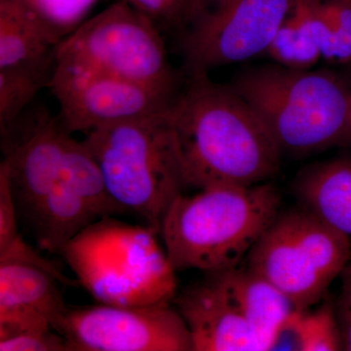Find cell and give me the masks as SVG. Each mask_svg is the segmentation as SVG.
<instances>
[{"label": "cell", "instance_id": "603a6c76", "mask_svg": "<svg viewBox=\"0 0 351 351\" xmlns=\"http://www.w3.org/2000/svg\"><path fill=\"white\" fill-rule=\"evenodd\" d=\"M53 329L36 330L0 341V351H69L66 339Z\"/></svg>", "mask_w": 351, "mask_h": 351}, {"label": "cell", "instance_id": "83f0119b", "mask_svg": "<svg viewBox=\"0 0 351 351\" xmlns=\"http://www.w3.org/2000/svg\"><path fill=\"white\" fill-rule=\"evenodd\" d=\"M343 288L341 306L351 307V263L343 269Z\"/></svg>", "mask_w": 351, "mask_h": 351}, {"label": "cell", "instance_id": "4316f807", "mask_svg": "<svg viewBox=\"0 0 351 351\" xmlns=\"http://www.w3.org/2000/svg\"><path fill=\"white\" fill-rule=\"evenodd\" d=\"M343 350L351 351V307L341 306Z\"/></svg>", "mask_w": 351, "mask_h": 351}, {"label": "cell", "instance_id": "5b68a950", "mask_svg": "<svg viewBox=\"0 0 351 351\" xmlns=\"http://www.w3.org/2000/svg\"><path fill=\"white\" fill-rule=\"evenodd\" d=\"M147 226L99 219L62 252L78 281L101 304L170 302L177 295L176 270Z\"/></svg>", "mask_w": 351, "mask_h": 351}, {"label": "cell", "instance_id": "ba28073f", "mask_svg": "<svg viewBox=\"0 0 351 351\" xmlns=\"http://www.w3.org/2000/svg\"><path fill=\"white\" fill-rule=\"evenodd\" d=\"M295 1L208 0L182 36L184 73L208 75L267 53Z\"/></svg>", "mask_w": 351, "mask_h": 351}, {"label": "cell", "instance_id": "5bb4252c", "mask_svg": "<svg viewBox=\"0 0 351 351\" xmlns=\"http://www.w3.org/2000/svg\"><path fill=\"white\" fill-rule=\"evenodd\" d=\"M298 205L351 237V154L309 164L295 176Z\"/></svg>", "mask_w": 351, "mask_h": 351}, {"label": "cell", "instance_id": "8fae6325", "mask_svg": "<svg viewBox=\"0 0 351 351\" xmlns=\"http://www.w3.org/2000/svg\"><path fill=\"white\" fill-rule=\"evenodd\" d=\"M24 114L1 136L16 203L34 217L58 182L69 133L59 117L46 110Z\"/></svg>", "mask_w": 351, "mask_h": 351}, {"label": "cell", "instance_id": "8992f818", "mask_svg": "<svg viewBox=\"0 0 351 351\" xmlns=\"http://www.w3.org/2000/svg\"><path fill=\"white\" fill-rule=\"evenodd\" d=\"M351 257L350 237L298 205L279 212L247 255V269L307 311L322 299Z\"/></svg>", "mask_w": 351, "mask_h": 351}, {"label": "cell", "instance_id": "ac0fdd59", "mask_svg": "<svg viewBox=\"0 0 351 351\" xmlns=\"http://www.w3.org/2000/svg\"><path fill=\"white\" fill-rule=\"evenodd\" d=\"M55 50L22 63L0 68L1 136L24 114L39 92L43 88H49L56 69Z\"/></svg>", "mask_w": 351, "mask_h": 351}, {"label": "cell", "instance_id": "44dd1931", "mask_svg": "<svg viewBox=\"0 0 351 351\" xmlns=\"http://www.w3.org/2000/svg\"><path fill=\"white\" fill-rule=\"evenodd\" d=\"M295 326L300 350H343V332L329 302H324L311 313L301 311Z\"/></svg>", "mask_w": 351, "mask_h": 351}, {"label": "cell", "instance_id": "cb8c5ba5", "mask_svg": "<svg viewBox=\"0 0 351 351\" xmlns=\"http://www.w3.org/2000/svg\"><path fill=\"white\" fill-rule=\"evenodd\" d=\"M337 29L335 64H351V0H327Z\"/></svg>", "mask_w": 351, "mask_h": 351}, {"label": "cell", "instance_id": "3957f363", "mask_svg": "<svg viewBox=\"0 0 351 351\" xmlns=\"http://www.w3.org/2000/svg\"><path fill=\"white\" fill-rule=\"evenodd\" d=\"M230 85L253 108L281 154L306 156L351 147L350 82L332 71L274 63L247 69Z\"/></svg>", "mask_w": 351, "mask_h": 351}, {"label": "cell", "instance_id": "9a60e30c", "mask_svg": "<svg viewBox=\"0 0 351 351\" xmlns=\"http://www.w3.org/2000/svg\"><path fill=\"white\" fill-rule=\"evenodd\" d=\"M59 284L54 274L38 265L0 263V311L18 309L41 313L50 318L54 328L68 309Z\"/></svg>", "mask_w": 351, "mask_h": 351}, {"label": "cell", "instance_id": "4fadbf2b", "mask_svg": "<svg viewBox=\"0 0 351 351\" xmlns=\"http://www.w3.org/2000/svg\"><path fill=\"white\" fill-rule=\"evenodd\" d=\"M210 274L253 328L265 350H272L286 323L302 311L276 286L247 267Z\"/></svg>", "mask_w": 351, "mask_h": 351}, {"label": "cell", "instance_id": "2e32d148", "mask_svg": "<svg viewBox=\"0 0 351 351\" xmlns=\"http://www.w3.org/2000/svg\"><path fill=\"white\" fill-rule=\"evenodd\" d=\"M63 39L24 0H0V68L43 56Z\"/></svg>", "mask_w": 351, "mask_h": 351}, {"label": "cell", "instance_id": "6da1fadb", "mask_svg": "<svg viewBox=\"0 0 351 351\" xmlns=\"http://www.w3.org/2000/svg\"><path fill=\"white\" fill-rule=\"evenodd\" d=\"M186 188L269 182L281 154L253 108L232 85L189 76L168 110Z\"/></svg>", "mask_w": 351, "mask_h": 351}, {"label": "cell", "instance_id": "9c48e42d", "mask_svg": "<svg viewBox=\"0 0 351 351\" xmlns=\"http://www.w3.org/2000/svg\"><path fill=\"white\" fill-rule=\"evenodd\" d=\"M54 330L71 351H193L188 326L170 302L68 308Z\"/></svg>", "mask_w": 351, "mask_h": 351}, {"label": "cell", "instance_id": "f1b7e54d", "mask_svg": "<svg viewBox=\"0 0 351 351\" xmlns=\"http://www.w3.org/2000/svg\"><path fill=\"white\" fill-rule=\"evenodd\" d=\"M350 95H351V82L350 83Z\"/></svg>", "mask_w": 351, "mask_h": 351}, {"label": "cell", "instance_id": "d6986e66", "mask_svg": "<svg viewBox=\"0 0 351 351\" xmlns=\"http://www.w3.org/2000/svg\"><path fill=\"white\" fill-rule=\"evenodd\" d=\"M84 200L99 218L127 213L108 193L96 159L83 141L71 134L64 149L61 179Z\"/></svg>", "mask_w": 351, "mask_h": 351}, {"label": "cell", "instance_id": "ffe728a7", "mask_svg": "<svg viewBox=\"0 0 351 351\" xmlns=\"http://www.w3.org/2000/svg\"><path fill=\"white\" fill-rule=\"evenodd\" d=\"M274 64L293 69H313L322 54L311 27L308 0H297L267 51Z\"/></svg>", "mask_w": 351, "mask_h": 351}, {"label": "cell", "instance_id": "7402d4cb", "mask_svg": "<svg viewBox=\"0 0 351 351\" xmlns=\"http://www.w3.org/2000/svg\"><path fill=\"white\" fill-rule=\"evenodd\" d=\"M63 38L75 31L99 0H24Z\"/></svg>", "mask_w": 351, "mask_h": 351}, {"label": "cell", "instance_id": "7a4b0ae2", "mask_svg": "<svg viewBox=\"0 0 351 351\" xmlns=\"http://www.w3.org/2000/svg\"><path fill=\"white\" fill-rule=\"evenodd\" d=\"M282 196L269 182L212 186L180 195L159 233L176 271L204 274L239 267L281 211Z\"/></svg>", "mask_w": 351, "mask_h": 351}, {"label": "cell", "instance_id": "d4e9b609", "mask_svg": "<svg viewBox=\"0 0 351 351\" xmlns=\"http://www.w3.org/2000/svg\"><path fill=\"white\" fill-rule=\"evenodd\" d=\"M149 19L180 24L184 0H122Z\"/></svg>", "mask_w": 351, "mask_h": 351}, {"label": "cell", "instance_id": "277c9868", "mask_svg": "<svg viewBox=\"0 0 351 351\" xmlns=\"http://www.w3.org/2000/svg\"><path fill=\"white\" fill-rule=\"evenodd\" d=\"M168 110L101 127L84 134L83 140L113 199L156 232L186 188Z\"/></svg>", "mask_w": 351, "mask_h": 351}, {"label": "cell", "instance_id": "484cf974", "mask_svg": "<svg viewBox=\"0 0 351 351\" xmlns=\"http://www.w3.org/2000/svg\"><path fill=\"white\" fill-rule=\"evenodd\" d=\"M208 0H184L180 25H189L199 15Z\"/></svg>", "mask_w": 351, "mask_h": 351}, {"label": "cell", "instance_id": "7c38bea8", "mask_svg": "<svg viewBox=\"0 0 351 351\" xmlns=\"http://www.w3.org/2000/svg\"><path fill=\"white\" fill-rule=\"evenodd\" d=\"M193 351H265L262 341L211 274L176 295Z\"/></svg>", "mask_w": 351, "mask_h": 351}, {"label": "cell", "instance_id": "52a82bcc", "mask_svg": "<svg viewBox=\"0 0 351 351\" xmlns=\"http://www.w3.org/2000/svg\"><path fill=\"white\" fill-rule=\"evenodd\" d=\"M60 66L88 69L177 94V75L156 22L119 0L58 44Z\"/></svg>", "mask_w": 351, "mask_h": 351}, {"label": "cell", "instance_id": "30bf717a", "mask_svg": "<svg viewBox=\"0 0 351 351\" xmlns=\"http://www.w3.org/2000/svg\"><path fill=\"white\" fill-rule=\"evenodd\" d=\"M50 90L69 133L87 134L169 110L177 94L124 78L56 64Z\"/></svg>", "mask_w": 351, "mask_h": 351}, {"label": "cell", "instance_id": "e0dca14e", "mask_svg": "<svg viewBox=\"0 0 351 351\" xmlns=\"http://www.w3.org/2000/svg\"><path fill=\"white\" fill-rule=\"evenodd\" d=\"M43 248L62 254L83 230L101 219L82 198L60 180L32 218Z\"/></svg>", "mask_w": 351, "mask_h": 351}]
</instances>
